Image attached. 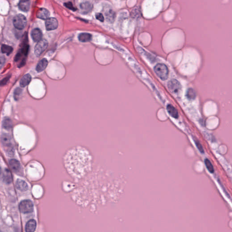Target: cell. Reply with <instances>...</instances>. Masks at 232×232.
<instances>
[{
  "mask_svg": "<svg viewBox=\"0 0 232 232\" xmlns=\"http://www.w3.org/2000/svg\"><path fill=\"white\" fill-rule=\"evenodd\" d=\"M95 16H96V19L97 20L101 21V22H103L104 18L103 16V15L102 14L97 13Z\"/></svg>",
  "mask_w": 232,
  "mask_h": 232,
  "instance_id": "cell-28",
  "label": "cell"
},
{
  "mask_svg": "<svg viewBox=\"0 0 232 232\" xmlns=\"http://www.w3.org/2000/svg\"><path fill=\"white\" fill-rule=\"evenodd\" d=\"M31 77L30 74H28L25 75L20 79V87L24 88L27 86L31 82Z\"/></svg>",
  "mask_w": 232,
  "mask_h": 232,
  "instance_id": "cell-16",
  "label": "cell"
},
{
  "mask_svg": "<svg viewBox=\"0 0 232 232\" xmlns=\"http://www.w3.org/2000/svg\"><path fill=\"white\" fill-rule=\"evenodd\" d=\"M9 164L14 172L18 174L20 172L21 167L18 161L15 159H12L9 161Z\"/></svg>",
  "mask_w": 232,
  "mask_h": 232,
  "instance_id": "cell-8",
  "label": "cell"
},
{
  "mask_svg": "<svg viewBox=\"0 0 232 232\" xmlns=\"http://www.w3.org/2000/svg\"><path fill=\"white\" fill-rule=\"evenodd\" d=\"M154 71L157 75L162 80H166L168 78L169 71L167 66L164 63H158L155 66Z\"/></svg>",
  "mask_w": 232,
  "mask_h": 232,
  "instance_id": "cell-2",
  "label": "cell"
},
{
  "mask_svg": "<svg viewBox=\"0 0 232 232\" xmlns=\"http://www.w3.org/2000/svg\"><path fill=\"white\" fill-rule=\"evenodd\" d=\"M3 179L5 183L10 184L12 182V174L8 169H5L3 173Z\"/></svg>",
  "mask_w": 232,
  "mask_h": 232,
  "instance_id": "cell-15",
  "label": "cell"
},
{
  "mask_svg": "<svg viewBox=\"0 0 232 232\" xmlns=\"http://www.w3.org/2000/svg\"><path fill=\"white\" fill-rule=\"evenodd\" d=\"M106 17L108 21L113 22L115 19V13L114 11L110 10L106 13Z\"/></svg>",
  "mask_w": 232,
  "mask_h": 232,
  "instance_id": "cell-22",
  "label": "cell"
},
{
  "mask_svg": "<svg viewBox=\"0 0 232 232\" xmlns=\"http://www.w3.org/2000/svg\"><path fill=\"white\" fill-rule=\"evenodd\" d=\"M13 23L16 28L18 30H23L27 25V18L24 15H16L13 20Z\"/></svg>",
  "mask_w": 232,
  "mask_h": 232,
  "instance_id": "cell-3",
  "label": "cell"
},
{
  "mask_svg": "<svg viewBox=\"0 0 232 232\" xmlns=\"http://www.w3.org/2000/svg\"><path fill=\"white\" fill-rule=\"evenodd\" d=\"M13 48L12 47L8 45H2L1 47V51L3 54H6L7 55H9L13 52Z\"/></svg>",
  "mask_w": 232,
  "mask_h": 232,
  "instance_id": "cell-21",
  "label": "cell"
},
{
  "mask_svg": "<svg viewBox=\"0 0 232 232\" xmlns=\"http://www.w3.org/2000/svg\"><path fill=\"white\" fill-rule=\"evenodd\" d=\"M45 27L47 31H53L57 28L58 22L57 20L55 18H49L46 20Z\"/></svg>",
  "mask_w": 232,
  "mask_h": 232,
  "instance_id": "cell-6",
  "label": "cell"
},
{
  "mask_svg": "<svg viewBox=\"0 0 232 232\" xmlns=\"http://www.w3.org/2000/svg\"><path fill=\"white\" fill-rule=\"evenodd\" d=\"M10 77H7L5 78L4 79H2L1 81V85H5V84H7V82L9 81V78H10Z\"/></svg>",
  "mask_w": 232,
  "mask_h": 232,
  "instance_id": "cell-29",
  "label": "cell"
},
{
  "mask_svg": "<svg viewBox=\"0 0 232 232\" xmlns=\"http://www.w3.org/2000/svg\"><path fill=\"white\" fill-rule=\"evenodd\" d=\"M36 228V222L35 220L31 219L26 224L25 231L26 232H34Z\"/></svg>",
  "mask_w": 232,
  "mask_h": 232,
  "instance_id": "cell-11",
  "label": "cell"
},
{
  "mask_svg": "<svg viewBox=\"0 0 232 232\" xmlns=\"http://www.w3.org/2000/svg\"><path fill=\"white\" fill-rule=\"evenodd\" d=\"M16 186L17 189L22 191H25L28 189L27 184L22 179H18L16 181Z\"/></svg>",
  "mask_w": 232,
  "mask_h": 232,
  "instance_id": "cell-14",
  "label": "cell"
},
{
  "mask_svg": "<svg viewBox=\"0 0 232 232\" xmlns=\"http://www.w3.org/2000/svg\"><path fill=\"white\" fill-rule=\"evenodd\" d=\"M48 46V43L45 39H42L37 42L34 47V54L39 57L46 50Z\"/></svg>",
  "mask_w": 232,
  "mask_h": 232,
  "instance_id": "cell-5",
  "label": "cell"
},
{
  "mask_svg": "<svg viewBox=\"0 0 232 232\" xmlns=\"http://www.w3.org/2000/svg\"><path fill=\"white\" fill-rule=\"evenodd\" d=\"M64 5L66 6L68 9H70V10H72L73 11H75L77 10L74 6H73V4L71 2H68L65 3H64Z\"/></svg>",
  "mask_w": 232,
  "mask_h": 232,
  "instance_id": "cell-27",
  "label": "cell"
},
{
  "mask_svg": "<svg viewBox=\"0 0 232 232\" xmlns=\"http://www.w3.org/2000/svg\"><path fill=\"white\" fill-rule=\"evenodd\" d=\"M194 142H195V145H196V146H197V148L199 149V150H200V152L202 153H204V149H203L202 146V145L201 144V143H200V142H199V141L197 140V139H194Z\"/></svg>",
  "mask_w": 232,
  "mask_h": 232,
  "instance_id": "cell-26",
  "label": "cell"
},
{
  "mask_svg": "<svg viewBox=\"0 0 232 232\" xmlns=\"http://www.w3.org/2000/svg\"><path fill=\"white\" fill-rule=\"evenodd\" d=\"M91 34L87 33H82L78 35V40L82 42H90L92 39Z\"/></svg>",
  "mask_w": 232,
  "mask_h": 232,
  "instance_id": "cell-18",
  "label": "cell"
},
{
  "mask_svg": "<svg viewBox=\"0 0 232 232\" xmlns=\"http://www.w3.org/2000/svg\"><path fill=\"white\" fill-rule=\"evenodd\" d=\"M19 209L23 214H28L33 210V204L29 200H24L19 204Z\"/></svg>",
  "mask_w": 232,
  "mask_h": 232,
  "instance_id": "cell-4",
  "label": "cell"
},
{
  "mask_svg": "<svg viewBox=\"0 0 232 232\" xmlns=\"http://www.w3.org/2000/svg\"><path fill=\"white\" fill-rule=\"evenodd\" d=\"M31 35L34 42H38L42 40V33L40 29L35 28L32 31Z\"/></svg>",
  "mask_w": 232,
  "mask_h": 232,
  "instance_id": "cell-9",
  "label": "cell"
},
{
  "mask_svg": "<svg viewBox=\"0 0 232 232\" xmlns=\"http://www.w3.org/2000/svg\"><path fill=\"white\" fill-rule=\"evenodd\" d=\"M48 62L46 59L44 58L39 61L36 67V70L38 72H42L46 68Z\"/></svg>",
  "mask_w": 232,
  "mask_h": 232,
  "instance_id": "cell-13",
  "label": "cell"
},
{
  "mask_svg": "<svg viewBox=\"0 0 232 232\" xmlns=\"http://www.w3.org/2000/svg\"><path fill=\"white\" fill-rule=\"evenodd\" d=\"M36 16H37V17L39 18L44 20H47L49 18V17L50 16V13H49V12L48 10H47L45 8H40L38 10Z\"/></svg>",
  "mask_w": 232,
  "mask_h": 232,
  "instance_id": "cell-10",
  "label": "cell"
},
{
  "mask_svg": "<svg viewBox=\"0 0 232 232\" xmlns=\"http://www.w3.org/2000/svg\"><path fill=\"white\" fill-rule=\"evenodd\" d=\"M205 164L208 170L211 173H213L215 172L214 167L212 165V163L208 159H206L205 161Z\"/></svg>",
  "mask_w": 232,
  "mask_h": 232,
  "instance_id": "cell-23",
  "label": "cell"
},
{
  "mask_svg": "<svg viewBox=\"0 0 232 232\" xmlns=\"http://www.w3.org/2000/svg\"><path fill=\"white\" fill-rule=\"evenodd\" d=\"M21 92H22V90H21L20 88H17L15 90L14 96V99L16 100H18L20 96L21 95Z\"/></svg>",
  "mask_w": 232,
  "mask_h": 232,
  "instance_id": "cell-25",
  "label": "cell"
},
{
  "mask_svg": "<svg viewBox=\"0 0 232 232\" xmlns=\"http://www.w3.org/2000/svg\"><path fill=\"white\" fill-rule=\"evenodd\" d=\"M19 8L21 11L24 12H27L30 9V1H21L18 4Z\"/></svg>",
  "mask_w": 232,
  "mask_h": 232,
  "instance_id": "cell-17",
  "label": "cell"
},
{
  "mask_svg": "<svg viewBox=\"0 0 232 232\" xmlns=\"http://www.w3.org/2000/svg\"><path fill=\"white\" fill-rule=\"evenodd\" d=\"M2 143L7 155L10 157L13 156L14 149L11 142V138L9 135L3 133L2 136Z\"/></svg>",
  "mask_w": 232,
  "mask_h": 232,
  "instance_id": "cell-1",
  "label": "cell"
},
{
  "mask_svg": "<svg viewBox=\"0 0 232 232\" xmlns=\"http://www.w3.org/2000/svg\"><path fill=\"white\" fill-rule=\"evenodd\" d=\"M187 97L190 100H193L195 98L196 94L194 90L192 89H189L187 92Z\"/></svg>",
  "mask_w": 232,
  "mask_h": 232,
  "instance_id": "cell-24",
  "label": "cell"
},
{
  "mask_svg": "<svg viewBox=\"0 0 232 232\" xmlns=\"http://www.w3.org/2000/svg\"><path fill=\"white\" fill-rule=\"evenodd\" d=\"M168 89L172 92H177L181 88V85L178 81L176 79L170 80L168 84Z\"/></svg>",
  "mask_w": 232,
  "mask_h": 232,
  "instance_id": "cell-7",
  "label": "cell"
},
{
  "mask_svg": "<svg viewBox=\"0 0 232 232\" xmlns=\"http://www.w3.org/2000/svg\"><path fill=\"white\" fill-rule=\"evenodd\" d=\"M2 125L4 129H11L13 126V123L11 119L9 118H5L3 121Z\"/></svg>",
  "mask_w": 232,
  "mask_h": 232,
  "instance_id": "cell-20",
  "label": "cell"
},
{
  "mask_svg": "<svg viewBox=\"0 0 232 232\" xmlns=\"http://www.w3.org/2000/svg\"><path fill=\"white\" fill-rule=\"evenodd\" d=\"M80 7L83 13L87 14L92 11V5L89 2H85L80 5Z\"/></svg>",
  "mask_w": 232,
  "mask_h": 232,
  "instance_id": "cell-12",
  "label": "cell"
},
{
  "mask_svg": "<svg viewBox=\"0 0 232 232\" xmlns=\"http://www.w3.org/2000/svg\"><path fill=\"white\" fill-rule=\"evenodd\" d=\"M167 110L170 115L175 118H177L179 117L178 112L176 108L172 105H168L167 107Z\"/></svg>",
  "mask_w": 232,
  "mask_h": 232,
  "instance_id": "cell-19",
  "label": "cell"
}]
</instances>
